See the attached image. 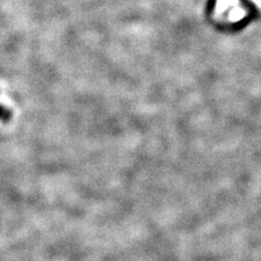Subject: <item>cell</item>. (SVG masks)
I'll list each match as a JSON object with an SVG mask.
<instances>
[{
  "label": "cell",
  "instance_id": "6da1fadb",
  "mask_svg": "<svg viewBox=\"0 0 261 261\" xmlns=\"http://www.w3.org/2000/svg\"><path fill=\"white\" fill-rule=\"evenodd\" d=\"M9 118H10V112L6 108H4L3 106H0V120L7 121Z\"/></svg>",
  "mask_w": 261,
  "mask_h": 261
}]
</instances>
